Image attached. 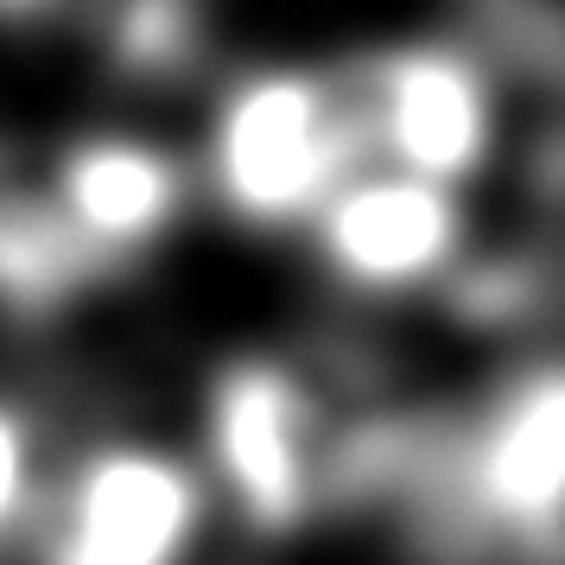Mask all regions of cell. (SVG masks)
I'll return each mask as SVG.
<instances>
[{
	"label": "cell",
	"instance_id": "obj_1",
	"mask_svg": "<svg viewBox=\"0 0 565 565\" xmlns=\"http://www.w3.org/2000/svg\"><path fill=\"white\" fill-rule=\"evenodd\" d=\"M394 521L445 565H565V350H527L438 407Z\"/></svg>",
	"mask_w": 565,
	"mask_h": 565
},
{
	"label": "cell",
	"instance_id": "obj_2",
	"mask_svg": "<svg viewBox=\"0 0 565 565\" xmlns=\"http://www.w3.org/2000/svg\"><path fill=\"white\" fill-rule=\"evenodd\" d=\"M198 198L235 235L299 242L337 184L369 166L343 64L255 57L210 89L191 140Z\"/></svg>",
	"mask_w": 565,
	"mask_h": 565
},
{
	"label": "cell",
	"instance_id": "obj_3",
	"mask_svg": "<svg viewBox=\"0 0 565 565\" xmlns=\"http://www.w3.org/2000/svg\"><path fill=\"white\" fill-rule=\"evenodd\" d=\"M343 401L324 369L292 350L242 343L204 369L198 382V433L191 451L204 463L216 509L242 540L286 546L311 534L331 509V445Z\"/></svg>",
	"mask_w": 565,
	"mask_h": 565
},
{
	"label": "cell",
	"instance_id": "obj_4",
	"mask_svg": "<svg viewBox=\"0 0 565 565\" xmlns=\"http://www.w3.org/2000/svg\"><path fill=\"white\" fill-rule=\"evenodd\" d=\"M216 489L191 445L159 433H96L52 470L26 565H198L216 534Z\"/></svg>",
	"mask_w": 565,
	"mask_h": 565
},
{
	"label": "cell",
	"instance_id": "obj_5",
	"mask_svg": "<svg viewBox=\"0 0 565 565\" xmlns=\"http://www.w3.org/2000/svg\"><path fill=\"white\" fill-rule=\"evenodd\" d=\"M356 96L369 166H394L413 179L477 191L509 147V96L502 77L470 39L413 32L343 64Z\"/></svg>",
	"mask_w": 565,
	"mask_h": 565
},
{
	"label": "cell",
	"instance_id": "obj_6",
	"mask_svg": "<svg viewBox=\"0 0 565 565\" xmlns=\"http://www.w3.org/2000/svg\"><path fill=\"white\" fill-rule=\"evenodd\" d=\"M299 248L311 274L350 306L394 311L445 299V286L477 255V204L470 191L394 166H356L306 223Z\"/></svg>",
	"mask_w": 565,
	"mask_h": 565
},
{
	"label": "cell",
	"instance_id": "obj_7",
	"mask_svg": "<svg viewBox=\"0 0 565 565\" xmlns=\"http://www.w3.org/2000/svg\"><path fill=\"white\" fill-rule=\"evenodd\" d=\"M32 172L108 280L153 267L204 204L191 147H172L166 134L134 121H89L64 134Z\"/></svg>",
	"mask_w": 565,
	"mask_h": 565
},
{
	"label": "cell",
	"instance_id": "obj_8",
	"mask_svg": "<svg viewBox=\"0 0 565 565\" xmlns=\"http://www.w3.org/2000/svg\"><path fill=\"white\" fill-rule=\"evenodd\" d=\"M108 286L115 280L57 216L39 172L0 166V318L7 324H64Z\"/></svg>",
	"mask_w": 565,
	"mask_h": 565
},
{
	"label": "cell",
	"instance_id": "obj_9",
	"mask_svg": "<svg viewBox=\"0 0 565 565\" xmlns=\"http://www.w3.org/2000/svg\"><path fill=\"white\" fill-rule=\"evenodd\" d=\"M96 26L108 71L140 89L191 77L204 57V0H103Z\"/></svg>",
	"mask_w": 565,
	"mask_h": 565
},
{
	"label": "cell",
	"instance_id": "obj_10",
	"mask_svg": "<svg viewBox=\"0 0 565 565\" xmlns=\"http://www.w3.org/2000/svg\"><path fill=\"white\" fill-rule=\"evenodd\" d=\"M57 458H64V451L52 445L45 413L32 407L26 394L0 387V559L26 553Z\"/></svg>",
	"mask_w": 565,
	"mask_h": 565
},
{
	"label": "cell",
	"instance_id": "obj_11",
	"mask_svg": "<svg viewBox=\"0 0 565 565\" xmlns=\"http://www.w3.org/2000/svg\"><path fill=\"white\" fill-rule=\"evenodd\" d=\"M77 0H0V26H52Z\"/></svg>",
	"mask_w": 565,
	"mask_h": 565
}]
</instances>
